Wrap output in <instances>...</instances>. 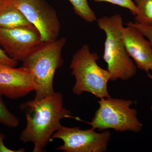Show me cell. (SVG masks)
<instances>
[{"label": "cell", "mask_w": 152, "mask_h": 152, "mask_svg": "<svg viewBox=\"0 0 152 152\" xmlns=\"http://www.w3.org/2000/svg\"><path fill=\"white\" fill-rule=\"evenodd\" d=\"M20 108L26 121L20 140L24 143H33V152L43 151L54 133L61 126V120L78 118L72 116V112L64 107L63 96L59 92L42 99L27 101L20 105Z\"/></svg>", "instance_id": "1"}, {"label": "cell", "mask_w": 152, "mask_h": 152, "mask_svg": "<svg viewBox=\"0 0 152 152\" xmlns=\"http://www.w3.org/2000/svg\"><path fill=\"white\" fill-rule=\"evenodd\" d=\"M66 42L64 38L42 42L22 62L32 75L35 84L36 100L52 96L55 73L63 64L62 51Z\"/></svg>", "instance_id": "2"}, {"label": "cell", "mask_w": 152, "mask_h": 152, "mask_svg": "<svg viewBox=\"0 0 152 152\" xmlns=\"http://www.w3.org/2000/svg\"><path fill=\"white\" fill-rule=\"evenodd\" d=\"M99 28L106 35L103 58L107 64L110 80H127L137 73V67L128 55L121 35L123 18L120 14L97 20Z\"/></svg>", "instance_id": "3"}, {"label": "cell", "mask_w": 152, "mask_h": 152, "mask_svg": "<svg viewBox=\"0 0 152 152\" xmlns=\"http://www.w3.org/2000/svg\"><path fill=\"white\" fill-rule=\"evenodd\" d=\"M99 59L98 54L91 53L86 44L73 56L70 68L76 80L72 89L75 94L88 92L100 99L110 97L107 90L110 75L107 69L99 66L97 63Z\"/></svg>", "instance_id": "4"}, {"label": "cell", "mask_w": 152, "mask_h": 152, "mask_svg": "<svg viewBox=\"0 0 152 152\" xmlns=\"http://www.w3.org/2000/svg\"><path fill=\"white\" fill-rule=\"evenodd\" d=\"M100 99L97 102L99 107L94 116L91 121L86 122L92 129L100 131L113 129L117 132L135 133L141 131L142 125L137 117V110L130 107L132 101L111 97Z\"/></svg>", "instance_id": "5"}, {"label": "cell", "mask_w": 152, "mask_h": 152, "mask_svg": "<svg viewBox=\"0 0 152 152\" xmlns=\"http://www.w3.org/2000/svg\"><path fill=\"white\" fill-rule=\"evenodd\" d=\"M108 130L101 133L91 129L82 130L79 127H68L61 126L52 136L51 140L59 139L63 144L56 149L65 152H104L111 138Z\"/></svg>", "instance_id": "6"}, {"label": "cell", "mask_w": 152, "mask_h": 152, "mask_svg": "<svg viewBox=\"0 0 152 152\" xmlns=\"http://www.w3.org/2000/svg\"><path fill=\"white\" fill-rule=\"evenodd\" d=\"M18 8L40 34L42 42L58 39L61 25L56 9L46 0H14Z\"/></svg>", "instance_id": "7"}, {"label": "cell", "mask_w": 152, "mask_h": 152, "mask_svg": "<svg viewBox=\"0 0 152 152\" xmlns=\"http://www.w3.org/2000/svg\"><path fill=\"white\" fill-rule=\"evenodd\" d=\"M42 42L40 34L34 25L0 28V46L17 61H23Z\"/></svg>", "instance_id": "8"}, {"label": "cell", "mask_w": 152, "mask_h": 152, "mask_svg": "<svg viewBox=\"0 0 152 152\" xmlns=\"http://www.w3.org/2000/svg\"><path fill=\"white\" fill-rule=\"evenodd\" d=\"M35 84L32 75L23 66L0 68V95L16 100L35 91Z\"/></svg>", "instance_id": "9"}, {"label": "cell", "mask_w": 152, "mask_h": 152, "mask_svg": "<svg viewBox=\"0 0 152 152\" xmlns=\"http://www.w3.org/2000/svg\"><path fill=\"white\" fill-rule=\"evenodd\" d=\"M121 31L122 38L128 55L137 67L148 73L152 69V46L137 28L126 25Z\"/></svg>", "instance_id": "10"}, {"label": "cell", "mask_w": 152, "mask_h": 152, "mask_svg": "<svg viewBox=\"0 0 152 152\" xmlns=\"http://www.w3.org/2000/svg\"><path fill=\"white\" fill-rule=\"evenodd\" d=\"M14 0H0V28H12L31 26Z\"/></svg>", "instance_id": "11"}, {"label": "cell", "mask_w": 152, "mask_h": 152, "mask_svg": "<svg viewBox=\"0 0 152 152\" xmlns=\"http://www.w3.org/2000/svg\"><path fill=\"white\" fill-rule=\"evenodd\" d=\"M77 15L89 23H93L97 20L94 12L90 7L88 0H68Z\"/></svg>", "instance_id": "12"}, {"label": "cell", "mask_w": 152, "mask_h": 152, "mask_svg": "<svg viewBox=\"0 0 152 152\" xmlns=\"http://www.w3.org/2000/svg\"><path fill=\"white\" fill-rule=\"evenodd\" d=\"M137 13L136 21L143 24L152 25V0H135Z\"/></svg>", "instance_id": "13"}, {"label": "cell", "mask_w": 152, "mask_h": 152, "mask_svg": "<svg viewBox=\"0 0 152 152\" xmlns=\"http://www.w3.org/2000/svg\"><path fill=\"white\" fill-rule=\"evenodd\" d=\"M0 124L9 128L18 126L19 121L16 116L9 110L0 95Z\"/></svg>", "instance_id": "14"}, {"label": "cell", "mask_w": 152, "mask_h": 152, "mask_svg": "<svg viewBox=\"0 0 152 152\" xmlns=\"http://www.w3.org/2000/svg\"><path fill=\"white\" fill-rule=\"evenodd\" d=\"M94 1L106 2L114 5L120 6L122 7L127 9L130 11L133 15L136 16L137 13V9L135 3L132 0H92Z\"/></svg>", "instance_id": "15"}, {"label": "cell", "mask_w": 152, "mask_h": 152, "mask_svg": "<svg viewBox=\"0 0 152 152\" xmlns=\"http://www.w3.org/2000/svg\"><path fill=\"white\" fill-rule=\"evenodd\" d=\"M126 25H129L137 28L151 42L152 46V25L143 24L135 22V23L129 22L126 23Z\"/></svg>", "instance_id": "16"}, {"label": "cell", "mask_w": 152, "mask_h": 152, "mask_svg": "<svg viewBox=\"0 0 152 152\" xmlns=\"http://www.w3.org/2000/svg\"><path fill=\"white\" fill-rule=\"evenodd\" d=\"M18 62L9 56L0 46V68L4 67H15Z\"/></svg>", "instance_id": "17"}, {"label": "cell", "mask_w": 152, "mask_h": 152, "mask_svg": "<svg viewBox=\"0 0 152 152\" xmlns=\"http://www.w3.org/2000/svg\"><path fill=\"white\" fill-rule=\"evenodd\" d=\"M5 136L0 132V152H24V148H21L18 150H13L9 148L4 144V140Z\"/></svg>", "instance_id": "18"}, {"label": "cell", "mask_w": 152, "mask_h": 152, "mask_svg": "<svg viewBox=\"0 0 152 152\" xmlns=\"http://www.w3.org/2000/svg\"><path fill=\"white\" fill-rule=\"evenodd\" d=\"M151 71L152 72V69H151ZM148 75L149 77L152 80V75H151V74H150L149 73H148ZM151 110L152 111V105L151 106Z\"/></svg>", "instance_id": "19"}]
</instances>
